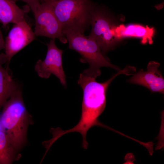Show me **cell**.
I'll list each match as a JSON object with an SVG mask.
<instances>
[{"label":"cell","mask_w":164,"mask_h":164,"mask_svg":"<svg viewBox=\"0 0 164 164\" xmlns=\"http://www.w3.org/2000/svg\"><path fill=\"white\" fill-rule=\"evenodd\" d=\"M127 74V70L124 68L119 71L107 80L99 83L96 78L87 76L80 73L77 83L83 91L81 113L80 120L77 124L70 129L63 130L57 128L56 130L57 137L60 138L67 133L78 132L82 138V147L87 149L88 142L86 136L88 130L94 126H99L109 129H112L101 122L98 120L99 116L105 108L107 89L112 80L119 74Z\"/></svg>","instance_id":"1"},{"label":"cell","mask_w":164,"mask_h":164,"mask_svg":"<svg viewBox=\"0 0 164 164\" xmlns=\"http://www.w3.org/2000/svg\"><path fill=\"white\" fill-rule=\"evenodd\" d=\"M0 123L15 149L19 152L27 141L29 125L32 118L25 105L22 92L18 88L3 106Z\"/></svg>","instance_id":"2"},{"label":"cell","mask_w":164,"mask_h":164,"mask_svg":"<svg viewBox=\"0 0 164 164\" xmlns=\"http://www.w3.org/2000/svg\"><path fill=\"white\" fill-rule=\"evenodd\" d=\"M63 33L68 42L69 48L76 51L81 56L80 62L89 65V68L84 70L82 73L83 74L96 78L101 74L100 68L101 67L120 70L104 56L97 43L91 38L71 30L64 31Z\"/></svg>","instance_id":"3"},{"label":"cell","mask_w":164,"mask_h":164,"mask_svg":"<svg viewBox=\"0 0 164 164\" xmlns=\"http://www.w3.org/2000/svg\"><path fill=\"white\" fill-rule=\"evenodd\" d=\"M54 13L63 31L83 33L91 25L95 5L91 0H60L51 1Z\"/></svg>","instance_id":"4"},{"label":"cell","mask_w":164,"mask_h":164,"mask_svg":"<svg viewBox=\"0 0 164 164\" xmlns=\"http://www.w3.org/2000/svg\"><path fill=\"white\" fill-rule=\"evenodd\" d=\"M104 9L94 5L91 21V29L88 36L97 43L103 54L113 49L119 40L111 17Z\"/></svg>","instance_id":"5"},{"label":"cell","mask_w":164,"mask_h":164,"mask_svg":"<svg viewBox=\"0 0 164 164\" xmlns=\"http://www.w3.org/2000/svg\"><path fill=\"white\" fill-rule=\"evenodd\" d=\"M40 2L33 12L35 22V35L58 39L62 43H66L67 39L63 33L52 4L48 0H40Z\"/></svg>","instance_id":"6"},{"label":"cell","mask_w":164,"mask_h":164,"mask_svg":"<svg viewBox=\"0 0 164 164\" xmlns=\"http://www.w3.org/2000/svg\"><path fill=\"white\" fill-rule=\"evenodd\" d=\"M55 39H52L47 44V51L45 59L39 60L35 66V70L40 77L47 79L53 74L59 80L61 84L66 87V77L62 63L63 51L56 46Z\"/></svg>","instance_id":"7"},{"label":"cell","mask_w":164,"mask_h":164,"mask_svg":"<svg viewBox=\"0 0 164 164\" xmlns=\"http://www.w3.org/2000/svg\"><path fill=\"white\" fill-rule=\"evenodd\" d=\"M36 36L26 21L15 24L6 36L5 42V54L7 58L6 67L16 54L36 39Z\"/></svg>","instance_id":"8"},{"label":"cell","mask_w":164,"mask_h":164,"mask_svg":"<svg viewBox=\"0 0 164 164\" xmlns=\"http://www.w3.org/2000/svg\"><path fill=\"white\" fill-rule=\"evenodd\" d=\"M160 64L154 61L149 62L147 70H140L128 80V82L144 86L152 92L164 94V79L158 69Z\"/></svg>","instance_id":"9"},{"label":"cell","mask_w":164,"mask_h":164,"mask_svg":"<svg viewBox=\"0 0 164 164\" xmlns=\"http://www.w3.org/2000/svg\"><path fill=\"white\" fill-rule=\"evenodd\" d=\"M29 6L21 9L11 0H0V22L5 27L10 23L16 24L26 21V14L29 11Z\"/></svg>","instance_id":"10"},{"label":"cell","mask_w":164,"mask_h":164,"mask_svg":"<svg viewBox=\"0 0 164 164\" xmlns=\"http://www.w3.org/2000/svg\"><path fill=\"white\" fill-rule=\"evenodd\" d=\"M5 53L0 54V110L4 104L18 88L9 72L3 65L7 62Z\"/></svg>","instance_id":"11"},{"label":"cell","mask_w":164,"mask_h":164,"mask_svg":"<svg viewBox=\"0 0 164 164\" xmlns=\"http://www.w3.org/2000/svg\"><path fill=\"white\" fill-rule=\"evenodd\" d=\"M115 35L119 40L122 38L134 37L142 38V42L145 43L148 42L150 44L152 43V37L153 35V28L146 26L144 27L139 25H130L126 26L121 25L116 27Z\"/></svg>","instance_id":"12"},{"label":"cell","mask_w":164,"mask_h":164,"mask_svg":"<svg viewBox=\"0 0 164 164\" xmlns=\"http://www.w3.org/2000/svg\"><path fill=\"white\" fill-rule=\"evenodd\" d=\"M21 156L11 144L0 123V164H12Z\"/></svg>","instance_id":"13"},{"label":"cell","mask_w":164,"mask_h":164,"mask_svg":"<svg viewBox=\"0 0 164 164\" xmlns=\"http://www.w3.org/2000/svg\"><path fill=\"white\" fill-rule=\"evenodd\" d=\"M16 2L17 1H21L26 2L32 12L34 11L40 3V0H11Z\"/></svg>","instance_id":"14"},{"label":"cell","mask_w":164,"mask_h":164,"mask_svg":"<svg viewBox=\"0 0 164 164\" xmlns=\"http://www.w3.org/2000/svg\"><path fill=\"white\" fill-rule=\"evenodd\" d=\"M5 48V42L0 29V51Z\"/></svg>","instance_id":"15"},{"label":"cell","mask_w":164,"mask_h":164,"mask_svg":"<svg viewBox=\"0 0 164 164\" xmlns=\"http://www.w3.org/2000/svg\"><path fill=\"white\" fill-rule=\"evenodd\" d=\"M49 0L51 1H58L60 0Z\"/></svg>","instance_id":"16"}]
</instances>
